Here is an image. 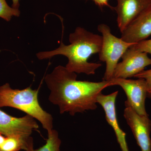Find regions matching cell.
<instances>
[{
	"instance_id": "cell-1",
	"label": "cell",
	"mask_w": 151,
	"mask_h": 151,
	"mask_svg": "<svg viewBox=\"0 0 151 151\" xmlns=\"http://www.w3.org/2000/svg\"><path fill=\"white\" fill-rule=\"evenodd\" d=\"M77 75L65 67L58 65L45 78L50 90L49 100L57 105L60 113H77L97 109V99L102 91L111 86L109 81L101 82L78 81Z\"/></svg>"
},
{
	"instance_id": "cell-2",
	"label": "cell",
	"mask_w": 151,
	"mask_h": 151,
	"mask_svg": "<svg viewBox=\"0 0 151 151\" xmlns=\"http://www.w3.org/2000/svg\"><path fill=\"white\" fill-rule=\"evenodd\" d=\"M70 44L65 45L61 41L56 49L41 52L37 54L40 60L50 58L55 55H64L68 59L65 68L70 72L94 75L96 70L102 66L100 63H90L88 60L92 55L99 53L102 47V36L77 27L69 35Z\"/></svg>"
},
{
	"instance_id": "cell-3",
	"label": "cell",
	"mask_w": 151,
	"mask_h": 151,
	"mask_svg": "<svg viewBox=\"0 0 151 151\" xmlns=\"http://www.w3.org/2000/svg\"><path fill=\"white\" fill-rule=\"evenodd\" d=\"M39 89L30 86L24 89H13L9 83L0 86V108L9 107L26 113L40 122L43 129L50 133L53 129V118L41 107L38 100Z\"/></svg>"
},
{
	"instance_id": "cell-4",
	"label": "cell",
	"mask_w": 151,
	"mask_h": 151,
	"mask_svg": "<svg viewBox=\"0 0 151 151\" xmlns=\"http://www.w3.org/2000/svg\"><path fill=\"white\" fill-rule=\"evenodd\" d=\"M97 29L102 35L103 42L99 54L100 61L106 63V70L103 80L108 81L113 78L114 70L119 60L134 44L128 43L112 34L110 27L105 24H101Z\"/></svg>"
},
{
	"instance_id": "cell-5",
	"label": "cell",
	"mask_w": 151,
	"mask_h": 151,
	"mask_svg": "<svg viewBox=\"0 0 151 151\" xmlns=\"http://www.w3.org/2000/svg\"><path fill=\"white\" fill-rule=\"evenodd\" d=\"M109 81L111 86L118 85L124 89L127 98L125 102V107H130L141 116H149L145 108L148 91L145 79L113 78Z\"/></svg>"
},
{
	"instance_id": "cell-6",
	"label": "cell",
	"mask_w": 151,
	"mask_h": 151,
	"mask_svg": "<svg viewBox=\"0 0 151 151\" xmlns=\"http://www.w3.org/2000/svg\"><path fill=\"white\" fill-rule=\"evenodd\" d=\"M114 70L113 78H128L134 77L151 65V58L146 52L129 48L122 56Z\"/></svg>"
},
{
	"instance_id": "cell-7",
	"label": "cell",
	"mask_w": 151,
	"mask_h": 151,
	"mask_svg": "<svg viewBox=\"0 0 151 151\" xmlns=\"http://www.w3.org/2000/svg\"><path fill=\"white\" fill-rule=\"evenodd\" d=\"M39 126L35 119L27 114L21 118L13 117L0 109V134L6 136L28 138Z\"/></svg>"
},
{
	"instance_id": "cell-8",
	"label": "cell",
	"mask_w": 151,
	"mask_h": 151,
	"mask_svg": "<svg viewBox=\"0 0 151 151\" xmlns=\"http://www.w3.org/2000/svg\"><path fill=\"white\" fill-rule=\"evenodd\" d=\"M124 117L141 151H151V121L149 116H141L130 107H126Z\"/></svg>"
},
{
	"instance_id": "cell-9",
	"label": "cell",
	"mask_w": 151,
	"mask_h": 151,
	"mask_svg": "<svg viewBox=\"0 0 151 151\" xmlns=\"http://www.w3.org/2000/svg\"><path fill=\"white\" fill-rule=\"evenodd\" d=\"M121 38L128 43H137L151 35V4L139 14L122 32Z\"/></svg>"
},
{
	"instance_id": "cell-10",
	"label": "cell",
	"mask_w": 151,
	"mask_h": 151,
	"mask_svg": "<svg viewBox=\"0 0 151 151\" xmlns=\"http://www.w3.org/2000/svg\"><path fill=\"white\" fill-rule=\"evenodd\" d=\"M118 93V91H116L108 95L101 93L97 97V103L104 109L107 122L114 130L122 151H129L126 134L119 127L116 116V100Z\"/></svg>"
},
{
	"instance_id": "cell-11",
	"label": "cell",
	"mask_w": 151,
	"mask_h": 151,
	"mask_svg": "<svg viewBox=\"0 0 151 151\" xmlns=\"http://www.w3.org/2000/svg\"><path fill=\"white\" fill-rule=\"evenodd\" d=\"M114 10L117 14L118 27L122 32L142 11L151 4V0H116Z\"/></svg>"
},
{
	"instance_id": "cell-12",
	"label": "cell",
	"mask_w": 151,
	"mask_h": 151,
	"mask_svg": "<svg viewBox=\"0 0 151 151\" xmlns=\"http://www.w3.org/2000/svg\"><path fill=\"white\" fill-rule=\"evenodd\" d=\"M47 134L48 138L45 145L37 149L34 148L33 139L30 137L27 147L24 151H60L61 142L59 137L58 132L53 129Z\"/></svg>"
},
{
	"instance_id": "cell-13",
	"label": "cell",
	"mask_w": 151,
	"mask_h": 151,
	"mask_svg": "<svg viewBox=\"0 0 151 151\" xmlns=\"http://www.w3.org/2000/svg\"><path fill=\"white\" fill-rule=\"evenodd\" d=\"M20 15V12L19 9L9 6L6 0H0V17L9 22L12 17H18Z\"/></svg>"
},
{
	"instance_id": "cell-14",
	"label": "cell",
	"mask_w": 151,
	"mask_h": 151,
	"mask_svg": "<svg viewBox=\"0 0 151 151\" xmlns=\"http://www.w3.org/2000/svg\"><path fill=\"white\" fill-rule=\"evenodd\" d=\"M130 47L136 50L146 52L151 55V39L143 40L133 45Z\"/></svg>"
},
{
	"instance_id": "cell-15",
	"label": "cell",
	"mask_w": 151,
	"mask_h": 151,
	"mask_svg": "<svg viewBox=\"0 0 151 151\" xmlns=\"http://www.w3.org/2000/svg\"><path fill=\"white\" fill-rule=\"evenodd\" d=\"M134 77L145 79L147 86L148 94H151V69L143 70Z\"/></svg>"
},
{
	"instance_id": "cell-16",
	"label": "cell",
	"mask_w": 151,
	"mask_h": 151,
	"mask_svg": "<svg viewBox=\"0 0 151 151\" xmlns=\"http://www.w3.org/2000/svg\"><path fill=\"white\" fill-rule=\"evenodd\" d=\"M97 6L100 9H103L105 7H108L111 10H114V7L110 5L109 4V0H92Z\"/></svg>"
},
{
	"instance_id": "cell-17",
	"label": "cell",
	"mask_w": 151,
	"mask_h": 151,
	"mask_svg": "<svg viewBox=\"0 0 151 151\" xmlns=\"http://www.w3.org/2000/svg\"><path fill=\"white\" fill-rule=\"evenodd\" d=\"M19 1L20 0H12V7L19 9L20 6Z\"/></svg>"
},
{
	"instance_id": "cell-18",
	"label": "cell",
	"mask_w": 151,
	"mask_h": 151,
	"mask_svg": "<svg viewBox=\"0 0 151 151\" xmlns=\"http://www.w3.org/2000/svg\"><path fill=\"white\" fill-rule=\"evenodd\" d=\"M147 97L151 99V94H147Z\"/></svg>"
}]
</instances>
